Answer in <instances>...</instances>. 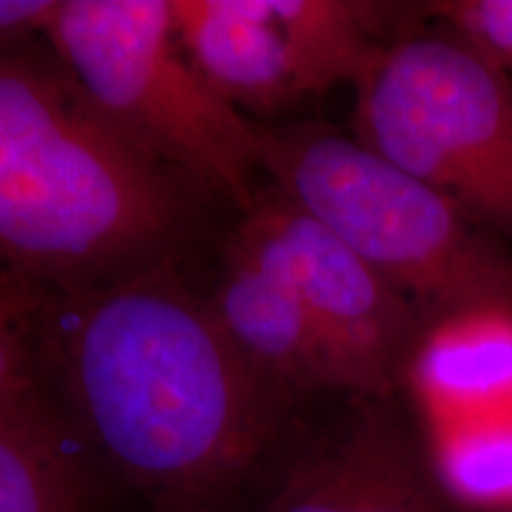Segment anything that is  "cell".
I'll return each mask as SVG.
<instances>
[{"label":"cell","mask_w":512,"mask_h":512,"mask_svg":"<svg viewBox=\"0 0 512 512\" xmlns=\"http://www.w3.org/2000/svg\"><path fill=\"white\" fill-rule=\"evenodd\" d=\"M46 354L86 446L166 512L240 482L292 401L169 264L55 292Z\"/></svg>","instance_id":"6da1fadb"},{"label":"cell","mask_w":512,"mask_h":512,"mask_svg":"<svg viewBox=\"0 0 512 512\" xmlns=\"http://www.w3.org/2000/svg\"><path fill=\"white\" fill-rule=\"evenodd\" d=\"M192 185L140 155L48 50L0 57V271L53 292L169 264Z\"/></svg>","instance_id":"7a4b0ae2"},{"label":"cell","mask_w":512,"mask_h":512,"mask_svg":"<svg viewBox=\"0 0 512 512\" xmlns=\"http://www.w3.org/2000/svg\"><path fill=\"white\" fill-rule=\"evenodd\" d=\"M181 48L238 110L273 114L302 98L273 0H171Z\"/></svg>","instance_id":"9c48e42d"},{"label":"cell","mask_w":512,"mask_h":512,"mask_svg":"<svg viewBox=\"0 0 512 512\" xmlns=\"http://www.w3.org/2000/svg\"><path fill=\"white\" fill-rule=\"evenodd\" d=\"M55 292L0 271V406L48 380V323Z\"/></svg>","instance_id":"7c38bea8"},{"label":"cell","mask_w":512,"mask_h":512,"mask_svg":"<svg viewBox=\"0 0 512 512\" xmlns=\"http://www.w3.org/2000/svg\"><path fill=\"white\" fill-rule=\"evenodd\" d=\"M209 304L240 354L292 399L332 389L316 328L283 273L228 247Z\"/></svg>","instance_id":"30bf717a"},{"label":"cell","mask_w":512,"mask_h":512,"mask_svg":"<svg viewBox=\"0 0 512 512\" xmlns=\"http://www.w3.org/2000/svg\"><path fill=\"white\" fill-rule=\"evenodd\" d=\"M403 384L425 415L439 484L512 508V304L430 320Z\"/></svg>","instance_id":"52a82bcc"},{"label":"cell","mask_w":512,"mask_h":512,"mask_svg":"<svg viewBox=\"0 0 512 512\" xmlns=\"http://www.w3.org/2000/svg\"><path fill=\"white\" fill-rule=\"evenodd\" d=\"M46 46L140 155L247 214L259 136L181 48L171 0H57Z\"/></svg>","instance_id":"277c9868"},{"label":"cell","mask_w":512,"mask_h":512,"mask_svg":"<svg viewBox=\"0 0 512 512\" xmlns=\"http://www.w3.org/2000/svg\"><path fill=\"white\" fill-rule=\"evenodd\" d=\"M261 171L411 299L427 323L460 309L512 304V261L444 195L320 124L256 126Z\"/></svg>","instance_id":"3957f363"},{"label":"cell","mask_w":512,"mask_h":512,"mask_svg":"<svg viewBox=\"0 0 512 512\" xmlns=\"http://www.w3.org/2000/svg\"><path fill=\"white\" fill-rule=\"evenodd\" d=\"M86 456L46 387L0 406V512H86Z\"/></svg>","instance_id":"8fae6325"},{"label":"cell","mask_w":512,"mask_h":512,"mask_svg":"<svg viewBox=\"0 0 512 512\" xmlns=\"http://www.w3.org/2000/svg\"><path fill=\"white\" fill-rule=\"evenodd\" d=\"M437 15L460 46L512 76V0H451L434 3Z\"/></svg>","instance_id":"4fadbf2b"},{"label":"cell","mask_w":512,"mask_h":512,"mask_svg":"<svg viewBox=\"0 0 512 512\" xmlns=\"http://www.w3.org/2000/svg\"><path fill=\"white\" fill-rule=\"evenodd\" d=\"M356 138L512 240V83L456 38L384 46L356 83Z\"/></svg>","instance_id":"5b68a950"},{"label":"cell","mask_w":512,"mask_h":512,"mask_svg":"<svg viewBox=\"0 0 512 512\" xmlns=\"http://www.w3.org/2000/svg\"><path fill=\"white\" fill-rule=\"evenodd\" d=\"M389 401L351 396L349 411L290 460L261 512H448Z\"/></svg>","instance_id":"ba28073f"},{"label":"cell","mask_w":512,"mask_h":512,"mask_svg":"<svg viewBox=\"0 0 512 512\" xmlns=\"http://www.w3.org/2000/svg\"><path fill=\"white\" fill-rule=\"evenodd\" d=\"M57 0H0V57L19 55L43 38L53 22Z\"/></svg>","instance_id":"5bb4252c"},{"label":"cell","mask_w":512,"mask_h":512,"mask_svg":"<svg viewBox=\"0 0 512 512\" xmlns=\"http://www.w3.org/2000/svg\"><path fill=\"white\" fill-rule=\"evenodd\" d=\"M228 247L275 268L294 287L335 392L392 399L427 325L411 299L275 188L259 192Z\"/></svg>","instance_id":"8992f818"}]
</instances>
